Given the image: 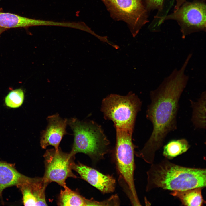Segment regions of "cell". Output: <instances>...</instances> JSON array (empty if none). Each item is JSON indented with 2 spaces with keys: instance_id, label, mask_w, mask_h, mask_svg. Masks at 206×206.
<instances>
[{
  "instance_id": "10",
  "label": "cell",
  "mask_w": 206,
  "mask_h": 206,
  "mask_svg": "<svg viewBox=\"0 0 206 206\" xmlns=\"http://www.w3.org/2000/svg\"><path fill=\"white\" fill-rule=\"evenodd\" d=\"M48 184L43 178H30L17 187L21 191L25 206H47L45 191Z\"/></svg>"
},
{
  "instance_id": "16",
  "label": "cell",
  "mask_w": 206,
  "mask_h": 206,
  "mask_svg": "<svg viewBox=\"0 0 206 206\" xmlns=\"http://www.w3.org/2000/svg\"><path fill=\"white\" fill-rule=\"evenodd\" d=\"M201 188H196L184 191H173L170 194L178 198L186 206H201L205 201L201 193Z\"/></svg>"
},
{
  "instance_id": "9",
  "label": "cell",
  "mask_w": 206,
  "mask_h": 206,
  "mask_svg": "<svg viewBox=\"0 0 206 206\" xmlns=\"http://www.w3.org/2000/svg\"><path fill=\"white\" fill-rule=\"evenodd\" d=\"M72 169L77 172L83 179L103 194L113 192L115 190L116 181L112 175H105L80 163H74Z\"/></svg>"
},
{
  "instance_id": "4",
  "label": "cell",
  "mask_w": 206,
  "mask_h": 206,
  "mask_svg": "<svg viewBox=\"0 0 206 206\" xmlns=\"http://www.w3.org/2000/svg\"><path fill=\"white\" fill-rule=\"evenodd\" d=\"M141 102L131 92L126 96L111 94L103 99L101 110L105 118L112 120L116 128L133 129Z\"/></svg>"
},
{
  "instance_id": "14",
  "label": "cell",
  "mask_w": 206,
  "mask_h": 206,
  "mask_svg": "<svg viewBox=\"0 0 206 206\" xmlns=\"http://www.w3.org/2000/svg\"><path fill=\"white\" fill-rule=\"evenodd\" d=\"M60 206H102V201L88 199L67 186L61 190L58 203Z\"/></svg>"
},
{
  "instance_id": "6",
  "label": "cell",
  "mask_w": 206,
  "mask_h": 206,
  "mask_svg": "<svg viewBox=\"0 0 206 206\" xmlns=\"http://www.w3.org/2000/svg\"><path fill=\"white\" fill-rule=\"evenodd\" d=\"M112 17L127 24L133 37L147 21L143 0H101Z\"/></svg>"
},
{
  "instance_id": "2",
  "label": "cell",
  "mask_w": 206,
  "mask_h": 206,
  "mask_svg": "<svg viewBox=\"0 0 206 206\" xmlns=\"http://www.w3.org/2000/svg\"><path fill=\"white\" fill-rule=\"evenodd\" d=\"M147 172L146 191L154 188L182 191L206 186L205 169L181 166L165 159L159 163L151 164Z\"/></svg>"
},
{
  "instance_id": "13",
  "label": "cell",
  "mask_w": 206,
  "mask_h": 206,
  "mask_svg": "<svg viewBox=\"0 0 206 206\" xmlns=\"http://www.w3.org/2000/svg\"><path fill=\"white\" fill-rule=\"evenodd\" d=\"M50 24L49 21L29 18L9 13L0 12V27L6 29L49 26Z\"/></svg>"
},
{
  "instance_id": "20",
  "label": "cell",
  "mask_w": 206,
  "mask_h": 206,
  "mask_svg": "<svg viewBox=\"0 0 206 206\" xmlns=\"http://www.w3.org/2000/svg\"><path fill=\"white\" fill-rule=\"evenodd\" d=\"M185 1V0H176V4L175 7L174 12L176 11Z\"/></svg>"
},
{
  "instance_id": "12",
  "label": "cell",
  "mask_w": 206,
  "mask_h": 206,
  "mask_svg": "<svg viewBox=\"0 0 206 206\" xmlns=\"http://www.w3.org/2000/svg\"><path fill=\"white\" fill-rule=\"evenodd\" d=\"M28 177L20 173L14 165L0 161V197L5 188L19 185L25 182Z\"/></svg>"
},
{
  "instance_id": "1",
  "label": "cell",
  "mask_w": 206,
  "mask_h": 206,
  "mask_svg": "<svg viewBox=\"0 0 206 206\" xmlns=\"http://www.w3.org/2000/svg\"><path fill=\"white\" fill-rule=\"evenodd\" d=\"M188 63L185 60L180 69H175L150 92L151 102L146 116L152 124V131L143 148L138 151L139 157L146 161H154L155 153L162 146L167 135L177 128L179 101L189 79L185 73Z\"/></svg>"
},
{
  "instance_id": "17",
  "label": "cell",
  "mask_w": 206,
  "mask_h": 206,
  "mask_svg": "<svg viewBox=\"0 0 206 206\" xmlns=\"http://www.w3.org/2000/svg\"><path fill=\"white\" fill-rule=\"evenodd\" d=\"M189 147L188 142L185 139L172 140L164 146L163 154L166 158L171 159L185 152Z\"/></svg>"
},
{
  "instance_id": "18",
  "label": "cell",
  "mask_w": 206,
  "mask_h": 206,
  "mask_svg": "<svg viewBox=\"0 0 206 206\" xmlns=\"http://www.w3.org/2000/svg\"><path fill=\"white\" fill-rule=\"evenodd\" d=\"M24 98V92L19 88L10 91L5 98V102L6 106L12 108L20 107L23 104Z\"/></svg>"
},
{
  "instance_id": "5",
  "label": "cell",
  "mask_w": 206,
  "mask_h": 206,
  "mask_svg": "<svg viewBox=\"0 0 206 206\" xmlns=\"http://www.w3.org/2000/svg\"><path fill=\"white\" fill-rule=\"evenodd\" d=\"M115 156L117 168L126 183L134 200L139 201L134 181V147L132 140L133 129L116 128Z\"/></svg>"
},
{
  "instance_id": "15",
  "label": "cell",
  "mask_w": 206,
  "mask_h": 206,
  "mask_svg": "<svg viewBox=\"0 0 206 206\" xmlns=\"http://www.w3.org/2000/svg\"><path fill=\"white\" fill-rule=\"evenodd\" d=\"M192 109L191 121L195 128L205 129L206 128V93L205 91L202 92L196 101H190Z\"/></svg>"
},
{
  "instance_id": "19",
  "label": "cell",
  "mask_w": 206,
  "mask_h": 206,
  "mask_svg": "<svg viewBox=\"0 0 206 206\" xmlns=\"http://www.w3.org/2000/svg\"><path fill=\"white\" fill-rule=\"evenodd\" d=\"M163 1L164 0H145V1L146 8L161 10L162 8Z\"/></svg>"
},
{
  "instance_id": "8",
  "label": "cell",
  "mask_w": 206,
  "mask_h": 206,
  "mask_svg": "<svg viewBox=\"0 0 206 206\" xmlns=\"http://www.w3.org/2000/svg\"><path fill=\"white\" fill-rule=\"evenodd\" d=\"M206 5L201 2H187L174 13L161 18L176 20L181 27L183 38L193 32L205 30Z\"/></svg>"
},
{
  "instance_id": "11",
  "label": "cell",
  "mask_w": 206,
  "mask_h": 206,
  "mask_svg": "<svg viewBox=\"0 0 206 206\" xmlns=\"http://www.w3.org/2000/svg\"><path fill=\"white\" fill-rule=\"evenodd\" d=\"M47 119V125L41 133V146L45 149L51 145L57 150L63 136L67 133L66 129L68 119L62 118L57 113L48 116Z\"/></svg>"
},
{
  "instance_id": "7",
  "label": "cell",
  "mask_w": 206,
  "mask_h": 206,
  "mask_svg": "<svg viewBox=\"0 0 206 206\" xmlns=\"http://www.w3.org/2000/svg\"><path fill=\"white\" fill-rule=\"evenodd\" d=\"M45 170L43 177L48 184L55 182L64 188L66 187V180L68 177L76 178L77 176L72 172L74 163V156L63 152L60 148L47 150L44 154Z\"/></svg>"
},
{
  "instance_id": "3",
  "label": "cell",
  "mask_w": 206,
  "mask_h": 206,
  "mask_svg": "<svg viewBox=\"0 0 206 206\" xmlns=\"http://www.w3.org/2000/svg\"><path fill=\"white\" fill-rule=\"evenodd\" d=\"M68 124L74 135L73 144L70 153L71 156L82 153L96 162L103 159L110 152V142L101 126L95 122L72 118L68 120Z\"/></svg>"
},
{
  "instance_id": "21",
  "label": "cell",
  "mask_w": 206,
  "mask_h": 206,
  "mask_svg": "<svg viewBox=\"0 0 206 206\" xmlns=\"http://www.w3.org/2000/svg\"><path fill=\"white\" fill-rule=\"evenodd\" d=\"M6 29L5 28L0 27V35L2 32L6 30Z\"/></svg>"
}]
</instances>
